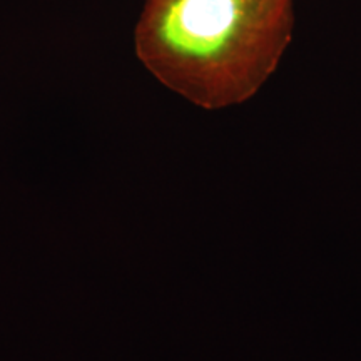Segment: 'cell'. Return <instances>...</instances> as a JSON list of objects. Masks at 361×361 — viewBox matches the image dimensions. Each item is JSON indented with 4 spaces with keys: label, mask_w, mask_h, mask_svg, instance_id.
I'll return each mask as SVG.
<instances>
[{
    "label": "cell",
    "mask_w": 361,
    "mask_h": 361,
    "mask_svg": "<svg viewBox=\"0 0 361 361\" xmlns=\"http://www.w3.org/2000/svg\"><path fill=\"white\" fill-rule=\"evenodd\" d=\"M290 34L291 0H149L135 44L162 84L219 109L261 87Z\"/></svg>",
    "instance_id": "1"
}]
</instances>
